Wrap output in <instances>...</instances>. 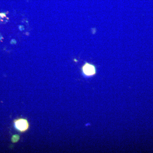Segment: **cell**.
Segmentation results:
<instances>
[{
    "instance_id": "cell-1",
    "label": "cell",
    "mask_w": 153,
    "mask_h": 153,
    "mask_svg": "<svg viewBox=\"0 0 153 153\" xmlns=\"http://www.w3.org/2000/svg\"><path fill=\"white\" fill-rule=\"evenodd\" d=\"M16 128L21 132L26 131L29 128V123L27 120L25 119H20L15 122Z\"/></svg>"
},
{
    "instance_id": "cell-2",
    "label": "cell",
    "mask_w": 153,
    "mask_h": 153,
    "mask_svg": "<svg viewBox=\"0 0 153 153\" xmlns=\"http://www.w3.org/2000/svg\"><path fill=\"white\" fill-rule=\"evenodd\" d=\"M82 70L83 73L86 76H92L95 74L96 72L95 67L88 63H85L83 66Z\"/></svg>"
},
{
    "instance_id": "cell-3",
    "label": "cell",
    "mask_w": 153,
    "mask_h": 153,
    "mask_svg": "<svg viewBox=\"0 0 153 153\" xmlns=\"http://www.w3.org/2000/svg\"><path fill=\"white\" fill-rule=\"evenodd\" d=\"M19 135H17L13 136V138H12V141H13V142H16L19 140Z\"/></svg>"
},
{
    "instance_id": "cell-4",
    "label": "cell",
    "mask_w": 153,
    "mask_h": 153,
    "mask_svg": "<svg viewBox=\"0 0 153 153\" xmlns=\"http://www.w3.org/2000/svg\"><path fill=\"white\" fill-rule=\"evenodd\" d=\"M2 39V36H1V35H0V40H1V39Z\"/></svg>"
}]
</instances>
